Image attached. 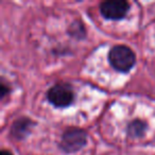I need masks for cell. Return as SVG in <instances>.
Here are the masks:
<instances>
[{"label":"cell","instance_id":"cell-2","mask_svg":"<svg viewBox=\"0 0 155 155\" xmlns=\"http://www.w3.org/2000/svg\"><path fill=\"white\" fill-rule=\"evenodd\" d=\"M87 135L83 130L69 129L63 134L61 140V148L67 153H73L79 151L86 144Z\"/></svg>","mask_w":155,"mask_h":155},{"label":"cell","instance_id":"cell-3","mask_svg":"<svg viewBox=\"0 0 155 155\" xmlns=\"http://www.w3.org/2000/svg\"><path fill=\"white\" fill-rule=\"evenodd\" d=\"M47 97L56 107H66L73 101V91L69 85L58 84L49 89Z\"/></svg>","mask_w":155,"mask_h":155},{"label":"cell","instance_id":"cell-7","mask_svg":"<svg viewBox=\"0 0 155 155\" xmlns=\"http://www.w3.org/2000/svg\"><path fill=\"white\" fill-rule=\"evenodd\" d=\"M0 155H13L10 151H5V150H2L1 151V153H0Z\"/></svg>","mask_w":155,"mask_h":155},{"label":"cell","instance_id":"cell-4","mask_svg":"<svg viewBox=\"0 0 155 155\" xmlns=\"http://www.w3.org/2000/svg\"><path fill=\"white\" fill-rule=\"evenodd\" d=\"M130 5L123 0H110L104 1L100 5V12L106 19L119 20L122 19L129 11Z\"/></svg>","mask_w":155,"mask_h":155},{"label":"cell","instance_id":"cell-5","mask_svg":"<svg viewBox=\"0 0 155 155\" xmlns=\"http://www.w3.org/2000/svg\"><path fill=\"white\" fill-rule=\"evenodd\" d=\"M32 124V121L29 120L28 118H21L19 120H16L12 125V135L17 139H22L29 134Z\"/></svg>","mask_w":155,"mask_h":155},{"label":"cell","instance_id":"cell-6","mask_svg":"<svg viewBox=\"0 0 155 155\" xmlns=\"http://www.w3.org/2000/svg\"><path fill=\"white\" fill-rule=\"evenodd\" d=\"M144 131V123L139 120L133 121L129 127V134L132 137H138L142 135Z\"/></svg>","mask_w":155,"mask_h":155},{"label":"cell","instance_id":"cell-1","mask_svg":"<svg viewBox=\"0 0 155 155\" xmlns=\"http://www.w3.org/2000/svg\"><path fill=\"white\" fill-rule=\"evenodd\" d=\"M112 67L120 72H127L135 64V54L127 46H115L108 53Z\"/></svg>","mask_w":155,"mask_h":155}]
</instances>
